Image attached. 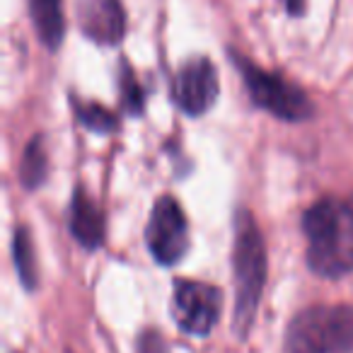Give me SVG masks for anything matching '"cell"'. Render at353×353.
Returning a JSON list of instances; mask_svg holds the SVG:
<instances>
[{
  "mask_svg": "<svg viewBox=\"0 0 353 353\" xmlns=\"http://www.w3.org/2000/svg\"><path fill=\"white\" fill-rule=\"evenodd\" d=\"M70 232L85 250H97L104 242V216L83 189H75L70 201Z\"/></svg>",
  "mask_w": 353,
  "mask_h": 353,
  "instance_id": "obj_9",
  "label": "cell"
},
{
  "mask_svg": "<svg viewBox=\"0 0 353 353\" xmlns=\"http://www.w3.org/2000/svg\"><path fill=\"white\" fill-rule=\"evenodd\" d=\"M73 107H75V117H78L80 123H83L85 128H90V131L112 133L114 128H117V117H114L107 107H102V104L73 99Z\"/></svg>",
  "mask_w": 353,
  "mask_h": 353,
  "instance_id": "obj_13",
  "label": "cell"
},
{
  "mask_svg": "<svg viewBox=\"0 0 353 353\" xmlns=\"http://www.w3.org/2000/svg\"><path fill=\"white\" fill-rule=\"evenodd\" d=\"M218 70L208 59H192L179 68L172 83L176 107L189 117H203L218 99Z\"/></svg>",
  "mask_w": 353,
  "mask_h": 353,
  "instance_id": "obj_7",
  "label": "cell"
},
{
  "mask_svg": "<svg viewBox=\"0 0 353 353\" xmlns=\"http://www.w3.org/2000/svg\"><path fill=\"white\" fill-rule=\"evenodd\" d=\"M49 174V155H46L44 138L34 136L30 141V145L25 148L20 160V179L27 189H37L46 182Z\"/></svg>",
  "mask_w": 353,
  "mask_h": 353,
  "instance_id": "obj_11",
  "label": "cell"
},
{
  "mask_svg": "<svg viewBox=\"0 0 353 353\" xmlns=\"http://www.w3.org/2000/svg\"><path fill=\"white\" fill-rule=\"evenodd\" d=\"M353 307L317 305L295 314L285 332V353H351Z\"/></svg>",
  "mask_w": 353,
  "mask_h": 353,
  "instance_id": "obj_3",
  "label": "cell"
},
{
  "mask_svg": "<svg viewBox=\"0 0 353 353\" xmlns=\"http://www.w3.org/2000/svg\"><path fill=\"white\" fill-rule=\"evenodd\" d=\"M30 15L39 39L49 49H59L65 34L63 0H30Z\"/></svg>",
  "mask_w": 353,
  "mask_h": 353,
  "instance_id": "obj_10",
  "label": "cell"
},
{
  "mask_svg": "<svg viewBox=\"0 0 353 353\" xmlns=\"http://www.w3.org/2000/svg\"><path fill=\"white\" fill-rule=\"evenodd\" d=\"M235 61L240 65L252 102L259 109H266L269 114L285 119V121H305L312 117V102L295 83L281 78L279 73L261 70L259 65L242 59V56H235Z\"/></svg>",
  "mask_w": 353,
  "mask_h": 353,
  "instance_id": "obj_4",
  "label": "cell"
},
{
  "mask_svg": "<svg viewBox=\"0 0 353 353\" xmlns=\"http://www.w3.org/2000/svg\"><path fill=\"white\" fill-rule=\"evenodd\" d=\"M223 310V293L201 281H176L172 290V317L192 336H206Z\"/></svg>",
  "mask_w": 353,
  "mask_h": 353,
  "instance_id": "obj_6",
  "label": "cell"
},
{
  "mask_svg": "<svg viewBox=\"0 0 353 353\" xmlns=\"http://www.w3.org/2000/svg\"><path fill=\"white\" fill-rule=\"evenodd\" d=\"M138 353H170L160 332H143L138 339Z\"/></svg>",
  "mask_w": 353,
  "mask_h": 353,
  "instance_id": "obj_15",
  "label": "cell"
},
{
  "mask_svg": "<svg viewBox=\"0 0 353 353\" xmlns=\"http://www.w3.org/2000/svg\"><path fill=\"white\" fill-rule=\"evenodd\" d=\"M288 10L290 12H300V10H303V0H288Z\"/></svg>",
  "mask_w": 353,
  "mask_h": 353,
  "instance_id": "obj_16",
  "label": "cell"
},
{
  "mask_svg": "<svg viewBox=\"0 0 353 353\" xmlns=\"http://www.w3.org/2000/svg\"><path fill=\"white\" fill-rule=\"evenodd\" d=\"M307 237V266L324 279L353 271V206L339 199H322L303 216Z\"/></svg>",
  "mask_w": 353,
  "mask_h": 353,
  "instance_id": "obj_1",
  "label": "cell"
},
{
  "mask_svg": "<svg viewBox=\"0 0 353 353\" xmlns=\"http://www.w3.org/2000/svg\"><path fill=\"white\" fill-rule=\"evenodd\" d=\"M232 266H235V332L240 339H245L254 322L256 305L266 281L264 237L250 211H240L235 218Z\"/></svg>",
  "mask_w": 353,
  "mask_h": 353,
  "instance_id": "obj_2",
  "label": "cell"
},
{
  "mask_svg": "<svg viewBox=\"0 0 353 353\" xmlns=\"http://www.w3.org/2000/svg\"><path fill=\"white\" fill-rule=\"evenodd\" d=\"M12 256H15L17 276L25 283L27 290L37 288V259H34V245L27 228H17L15 240H12Z\"/></svg>",
  "mask_w": 353,
  "mask_h": 353,
  "instance_id": "obj_12",
  "label": "cell"
},
{
  "mask_svg": "<svg viewBox=\"0 0 353 353\" xmlns=\"http://www.w3.org/2000/svg\"><path fill=\"white\" fill-rule=\"evenodd\" d=\"M145 242L152 259L162 266L182 261L189 252V225L179 201L172 196H160L148 218Z\"/></svg>",
  "mask_w": 353,
  "mask_h": 353,
  "instance_id": "obj_5",
  "label": "cell"
},
{
  "mask_svg": "<svg viewBox=\"0 0 353 353\" xmlns=\"http://www.w3.org/2000/svg\"><path fill=\"white\" fill-rule=\"evenodd\" d=\"M119 90H121V102H123V107H126V112L133 114V117H138V114L143 112V104H145V94H143L141 83L136 80V73H133L126 63H121Z\"/></svg>",
  "mask_w": 353,
  "mask_h": 353,
  "instance_id": "obj_14",
  "label": "cell"
},
{
  "mask_svg": "<svg viewBox=\"0 0 353 353\" xmlns=\"http://www.w3.org/2000/svg\"><path fill=\"white\" fill-rule=\"evenodd\" d=\"M78 25L88 39L114 46L126 34V12L121 0H75Z\"/></svg>",
  "mask_w": 353,
  "mask_h": 353,
  "instance_id": "obj_8",
  "label": "cell"
}]
</instances>
